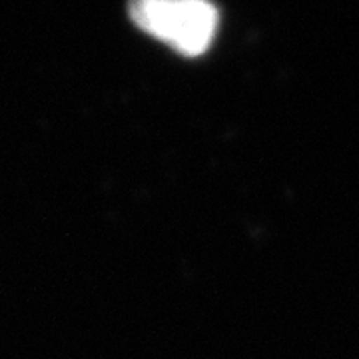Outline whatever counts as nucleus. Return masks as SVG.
I'll use <instances>...</instances> for the list:
<instances>
[{"label":"nucleus","instance_id":"f257e3e1","mask_svg":"<svg viewBox=\"0 0 359 359\" xmlns=\"http://www.w3.org/2000/svg\"><path fill=\"white\" fill-rule=\"evenodd\" d=\"M132 22L184 56L204 54L216 39L219 13L210 0H130Z\"/></svg>","mask_w":359,"mask_h":359}]
</instances>
